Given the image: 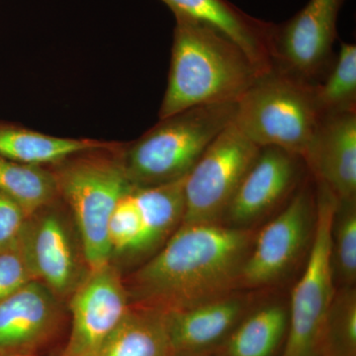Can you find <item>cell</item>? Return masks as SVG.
Here are the masks:
<instances>
[{"mask_svg": "<svg viewBox=\"0 0 356 356\" xmlns=\"http://www.w3.org/2000/svg\"><path fill=\"white\" fill-rule=\"evenodd\" d=\"M257 229L222 222L181 224L124 280L130 304L184 310L241 289Z\"/></svg>", "mask_w": 356, "mask_h": 356, "instance_id": "obj_1", "label": "cell"}, {"mask_svg": "<svg viewBox=\"0 0 356 356\" xmlns=\"http://www.w3.org/2000/svg\"><path fill=\"white\" fill-rule=\"evenodd\" d=\"M175 20L159 119L192 107L238 102L261 76L245 51L210 26L181 16Z\"/></svg>", "mask_w": 356, "mask_h": 356, "instance_id": "obj_2", "label": "cell"}, {"mask_svg": "<svg viewBox=\"0 0 356 356\" xmlns=\"http://www.w3.org/2000/svg\"><path fill=\"white\" fill-rule=\"evenodd\" d=\"M125 145L83 152L48 166L58 196L72 212L89 270L112 262L110 216L118 201L135 189L124 166Z\"/></svg>", "mask_w": 356, "mask_h": 356, "instance_id": "obj_3", "label": "cell"}, {"mask_svg": "<svg viewBox=\"0 0 356 356\" xmlns=\"http://www.w3.org/2000/svg\"><path fill=\"white\" fill-rule=\"evenodd\" d=\"M236 102L203 105L178 112L126 144L124 166L134 188L184 178L234 120Z\"/></svg>", "mask_w": 356, "mask_h": 356, "instance_id": "obj_4", "label": "cell"}, {"mask_svg": "<svg viewBox=\"0 0 356 356\" xmlns=\"http://www.w3.org/2000/svg\"><path fill=\"white\" fill-rule=\"evenodd\" d=\"M315 86L271 69L240 98L234 124L259 147L304 158L321 119Z\"/></svg>", "mask_w": 356, "mask_h": 356, "instance_id": "obj_5", "label": "cell"}, {"mask_svg": "<svg viewBox=\"0 0 356 356\" xmlns=\"http://www.w3.org/2000/svg\"><path fill=\"white\" fill-rule=\"evenodd\" d=\"M317 227V191L309 177L289 202L257 229L241 289L274 291L308 259Z\"/></svg>", "mask_w": 356, "mask_h": 356, "instance_id": "obj_6", "label": "cell"}, {"mask_svg": "<svg viewBox=\"0 0 356 356\" xmlns=\"http://www.w3.org/2000/svg\"><path fill=\"white\" fill-rule=\"evenodd\" d=\"M315 238L288 298V329L280 356H322L323 330L336 292L331 266V225L337 200L316 184Z\"/></svg>", "mask_w": 356, "mask_h": 356, "instance_id": "obj_7", "label": "cell"}, {"mask_svg": "<svg viewBox=\"0 0 356 356\" xmlns=\"http://www.w3.org/2000/svg\"><path fill=\"white\" fill-rule=\"evenodd\" d=\"M259 149L232 122L185 178L182 224L222 222Z\"/></svg>", "mask_w": 356, "mask_h": 356, "instance_id": "obj_8", "label": "cell"}, {"mask_svg": "<svg viewBox=\"0 0 356 356\" xmlns=\"http://www.w3.org/2000/svg\"><path fill=\"white\" fill-rule=\"evenodd\" d=\"M346 0H309L286 22L274 24L273 69L312 84L320 83L334 65L337 18Z\"/></svg>", "mask_w": 356, "mask_h": 356, "instance_id": "obj_9", "label": "cell"}, {"mask_svg": "<svg viewBox=\"0 0 356 356\" xmlns=\"http://www.w3.org/2000/svg\"><path fill=\"white\" fill-rule=\"evenodd\" d=\"M310 177L299 154L264 147L245 173L222 218L235 228L257 229L280 212Z\"/></svg>", "mask_w": 356, "mask_h": 356, "instance_id": "obj_10", "label": "cell"}, {"mask_svg": "<svg viewBox=\"0 0 356 356\" xmlns=\"http://www.w3.org/2000/svg\"><path fill=\"white\" fill-rule=\"evenodd\" d=\"M58 199L28 217L18 250L35 280L63 299L72 296L89 271L83 269V254L76 247L65 215L58 208Z\"/></svg>", "mask_w": 356, "mask_h": 356, "instance_id": "obj_11", "label": "cell"}, {"mask_svg": "<svg viewBox=\"0 0 356 356\" xmlns=\"http://www.w3.org/2000/svg\"><path fill=\"white\" fill-rule=\"evenodd\" d=\"M130 306L124 278L112 262L89 270L70 296L72 330L60 356H98Z\"/></svg>", "mask_w": 356, "mask_h": 356, "instance_id": "obj_12", "label": "cell"}, {"mask_svg": "<svg viewBox=\"0 0 356 356\" xmlns=\"http://www.w3.org/2000/svg\"><path fill=\"white\" fill-rule=\"evenodd\" d=\"M62 317L60 299L39 280L0 300V356H36Z\"/></svg>", "mask_w": 356, "mask_h": 356, "instance_id": "obj_13", "label": "cell"}, {"mask_svg": "<svg viewBox=\"0 0 356 356\" xmlns=\"http://www.w3.org/2000/svg\"><path fill=\"white\" fill-rule=\"evenodd\" d=\"M266 292L238 289L192 308L166 312L172 353L212 355Z\"/></svg>", "mask_w": 356, "mask_h": 356, "instance_id": "obj_14", "label": "cell"}, {"mask_svg": "<svg viewBox=\"0 0 356 356\" xmlns=\"http://www.w3.org/2000/svg\"><path fill=\"white\" fill-rule=\"evenodd\" d=\"M303 159L337 201L356 200V112L321 116Z\"/></svg>", "mask_w": 356, "mask_h": 356, "instance_id": "obj_15", "label": "cell"}, {"mask_svg": "<svg viewBox=\"0 0 356 356\" xmlns=\"http://www.w3.org/2000/svg\"><path fill=\"white\" fill-rule=\"evenodd\" d=\"M175 16L189 18L221 32L238 44L264 74L273 69L270 48L274 23L259 19L228 0H161Z\"/></svg>", "mask_w": 356, "mask_h": 356, "instance_id": "obj_16", "label": "cell"}, {"mask_svg": "<svg viewBox=\"0 0 356 356\" xmlns=\"http://www.w3.org/2000/svg\"><path fill=\"white\" fill-rule=\"evenodd\" d=\"M266 292L212 355L277 356L288 329V299Z\"/></svg>", "mask_w": 356, "mask_h": 356, "instance_id": "obj_17", "label": "cell"}, {"mask_svg": "<svg viewBox=\"0 0 356 356\" xmlns=\"http://www.w3.org/2000/svg\"><path fill=\"white\" fill-rule=\"evenodd\" d=\"M185 178L134 189L144 222V234L134 264H142L153 257L181 226L185 212Z\"/></svg>", "mask_w": 356, "mask_h": 356, "instance_id": "obj_18", "label": "cell"}, {"mask_svg": "<svg viewBox=\"0 0 356 356\" xmlns=\"http://www.w3.org/2000/svg\"><path fill=\"white\" fill-rule=\"evenodd\" d=\"M116 144L84 138L55 137L0 120V156L23 165L48 168L74 154Z\"/></svg>", "mask_w": 356, "mask_h": 356, "instance_id": "obj_19", "label": "cell"}, {"mask_svg": "<svg viewBox=\"0 0 356 356\" xmlns=\"http://www.w3.org/2000/svg\"><path fill=\"white\" fill-rule=\"evenodd\" d=\"M172 353L166 312L131 304L98 356H170Z\"/></svg>", "mask_w": 356, "mask_h": 356, "instance_id": "obj_20", "label": "cell"}, {"mask_svg": "<svg viewBox=\"0 0 356 356\" xmlns=\"http://www.w3.org/2000/svg\"><path fill=\"white\" fill-rule=\"evenodd\" d=\"M0 191L15 199L28 216L60 197L50 168L23 165L1 156Z\"/></svg>", "mask_w": 356, "mask_h": 356, "instance_id": "obj_21", "label": "cell"}, {"mask_svg": "<svg viewBox=\"0 0 356 356\" xmlns=\"http://www.w3.org/2000/svg\"><path fill=\"white\" fill-rule=\"evenodd\" d=\"M316 99L321 116L356 112V46L341 43L334 65L320 83Z\"/></svg>", "mask_w": 356, "mask_h": 356, "instance_id": "obj_22", "label": "cell"}, {"mask_svg": "<svg viewBox=\"0 0 356 356\" xmlns=\"http://www.w3.org/2000/svg\"><path fill=\"white\" fill-rule=\"evenodd\" d=\"M331 266L336 288L356 284V200L337 201L331 225Z\"/></svg>", "mask_w": 356, "mask_h": 356, "instance_id": "obj_23", "label": "cell"}, {"mask_svg": "<svg viewBox=\"0 0 356 356\" xmlns=\"http://www.w3.org/2000/svg\"><path fill=\"white\" fill-rule=\"evenodd\" d=\"M322 356H356V286L334 292L323 330Z\"/></svg>", "mask_w": 356, "mask_h": 356, "instance_id": "obj_24", "label": "cell"}, {"mask_svg": "<svg viewBox=\"0 0 356 356\" xmlns=\"http://www.w3.org/2000/svg\"><path fill=\"white\" fill-rule=\"evenodd\" d=\"M143 234L142 213L132 191L118 201L110 216L107 235L112 259L113 257H125L134 262Z\"/></svg>", "mask_w": 356, "mask_h": 356, "instance_id": "obj_25", "label": "cell"}, {"mask_svg": "<svg viewBox=\"0 0 356 356\" xmlns=\"http://www.w3.org/2000/svg\"><path fill=\"white\" fill-rule=\"evenodd\" d=\"M28 217L15 199L0 191V252L17 250Z\"/></svg>", "mask_w": 356, "mask_h": 356, "instance_id": "obj_26", "label": "cell"}, {"mask_svg": "<svg viewBox=\"0 0 356 356\" xmlns=\"http://www.w3.org/2000/svg\"><path fill=\"white\" fill-rule=\"evenodd\" d=\"M33 280L31 269L18 248L0 252V300L10 296Z\"/></svg>", "mask_w": 356, "mask_h": 356, "instance_id": "obj_27", "label": "cell"}, {"mask_svg": "<svg viewBox=\"0 0 356 356\" xmlns=\"http://www.w3.org/2000/svg\"><path fill=\"white\" fill-rule=\"evenodd\" d=\"M170 356H212V355H209V353H172Z\"/></svg>", "mask_w": 356, "mask_h": 356, "instance_id": "obj_28", "label": "cell"}]
</instances>
